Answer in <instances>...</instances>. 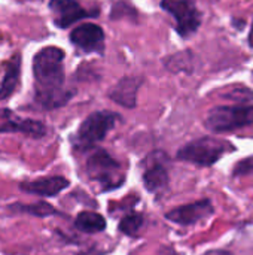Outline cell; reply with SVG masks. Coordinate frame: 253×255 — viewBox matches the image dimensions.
Instances as JSON below:
<instances>
[{"label":"cell","instance_id":"cell-1","mask_svg":"<svg viewBox=\"0 0 253 255\" xmlns=\"http://www.w3.org/2000/svg\"><path fill=\"white\" fill-rule=\"evenodd\" d=\"M36 102L45 109H55L72 99V91L66 90L64 51L57 46L42 48L33 60Z\"/></svg>","mask_w":253,"mask_h":255},{"label":"cell","instance_id":"cell-2","mask_svg":"<svg viewBox=\"0 0 253 255\" xmlns=\"http://www.w3.org/2000/svg\"><path fill=\"white\" fill-rule=\"evenodd\" d=\"M236 151L228 140H221L215 137H201L182 146L177 152V158L197 166H213L227 152Z\"/></svg>","mask_w":253,"mask_h":255},{"label":"cell","instance_id":"cell-3","mask_svg":"<svg viewBox=\"0 0 253 255\" xmlns=\"http://www.w3.org/2000/svg\"><path fill=\"white\" fill-rule=\"evenodd\" d=\"M206 127L215 133H227L253 124V105L216 106L207 112Z\"/></svg>","mask_w":253,"mask_h":255},{"label":"cell","instance_id":"cell-4","mask_svg":"<svg viewBox=\"0 0 253 255\" xmlns=\"http://www.w3.org/2000/svg\"><path fill=\"white\" fill-rule=\"evenodd\" d=\"M119 115L110 111H97L92 112L86 120L81 124L78 134L73 140L75 148L78 149H88L95 143L101 142L106 134L115 127Z\"/></svg>","mask_w":253,"mask_h":255},{"label":"cell","instance_id":"cell-5","mask_svg":"<svg viewBox=\"0 0 253 255\" xmlns=\"http://www.w3.org/2000/svg\"><path fill=\"white\" fill-rule=\"evenodd\" d=\"M86 173L92 181L98 182L104 191L121 187L125 179V175L121 170V164L104 149H97L88 158Z\"/></svg>","mask_w":253,"mask_h":255},{"label":"cell","instance_id":"cell-6","mask_svg":"<svg viewBox=\"0 0 253 255\" xmlns=\"http://www.w3.org/2000/svg\"><path fill=\"white\" fill-rule=\"evenodd\" d=\"M161 7L176 19V31L185 39L192 36L201 25L203 15L194 0H163Z\"/></svg>","mask_w":253,"mask_h":255},{"label":"cell","instance_id":"cell-7","mask_svg":"<svg viewBox=\"0 0 253 255\" xmlns=\"http://www.w3.org/2000/svg\"><path fill=\"white\" fill-rule=\"evenodd\" d=\"M48 6L52 12L55 25L61 28H67L86 16L98 15V12L86 10L78 0H51Z\"/></svg>","mask_w":253,"mask_h":255},{"label":"cell","instance_id":"cell-8","mask_svg":"<svg viewBox=\"0 0 253 255\" xmlns=\"http://www.w3.org/2000/svg\"><path fill=\"white\" fill-rule=\"evenodd\" d=\"M0 133H22L30 137H42L46 134V127L40 121L19 118L9 109H0Z\"/></svg>","mask_w":253,"mask_h":255},{"label":"cell","instance_id":"cell-9","mask_svg":"<svg viewBox=\"0 0 253 255\" xmlns=\"http://www.w3.org/2000/svg\"><path fill=\"white\" fill-rule=\"evenodd\" d=\"M210 215H213V206L210 200H200V202L174 208L166 215V218L180 226H191L209 218Z\"/></svg>","mask_w":253,"mask_h":255},{"label":"cell","instance_id":"cell-10","mask_svg":"<svg viewBox=\"0 0 253 255\" xmlns=\"http://www.w3.org/2000/svg\"><path fill=\"white\" fill-rule=\"evenodd\" d=\"M70 40L85 52H103L104 51V31L97 24H82L76 27Z\"/></svg>","mask_w":253,"mask_h":255},{"label":"cell","instance_id":"cell-11","mask_svg":"<svg viewBox=\"0 0 253 255\" xmlns=\"http://www.w3.org/2000/svg\"><path fill=\"white\" fill-rule=\"evenodd\" d=\"M142 82L143 81L139 76H125L109 91V97L115 103L131 109L137 103V91Z\"/></svg>","mask_w":253,"mask_h":255},{"label":"cell","instance_id":"cell-12","mask_svg":"<svg viewBox=\"0 0 253 255\" xmlns=\"http://www.w3.org/2000/svg\"><path fill=\"white\" fill-rule=\"evenodd\" d=\"M67 187H69V181L66 178H63V176L40 178V179H36V181L22 182L19 185V188L24 193L36 194V196H45V197H54Z\"/></svg>","mask_w":253,"mask_h":255},{"label":"cell","instance_id":"cell-13","mask_svg":"<svg viewBox=\"0 0 253 255\" xmlns=\"http://www.w3.org/2000/svg\"><path fill=\"white\" fill-rule=\"evenodd\" d=\"M143 184L148 191L157 193L169 185V172L163 161H154L143 173Z\"/></svg>","mask_w":253,"mask_h":255},{"label":"cell","instance_id":"cell-14","mask_svg":"<svg viewBox=\"0 0 253 255\" xmlns=\"http://www.w3.org/2000/svg\"><path fill=\"white\" fill-rule=\"evenodd\" d=\"M19 70H21V55L15 54L6 64V73L0 85V100H6L18 88Z\"/></svg>","mask_w":253,"mask_h":255},{"label":"cell","instance_id":"cell-15","mask_svg":"<svg viewBox=\"0 0 253 255\" xmlns=\"http://www.w3.org/2000/svg\"><path fill=\"white\" fill-rule=\"evenodd\" d=\"M75 227L84 233H100L106 229V221L100 214L85 211L76 217Z\"/></svg>","mask_w":253,"mask_h":255},{"label":"cell","instance_id":"cell-16","mask_svg":"<svg viewBox=\"0 0 253 255\" xmlns=\"http://www.w3.org/2000/svg\"><path fill=\"white\" fill-rule=\"evenodd\" d=\"M166 67L170 69L173 73H177V72L192 73V70H194V54L191 51L177 52V54L166 58Z\"/></svg>","mask_w":253,"mask_h":255},{"label":"cell","instance_id":"cell-17","mask_svg":"<svg viewBox=\"0 0 253 255\" xmlns=\"http://www.w3.org/2000/svg\"><path fill=\"white\" fill-rule=\"evenodd\" d=\"M12 209L25 212V214L34 215V217H40V218L57 214L54 206H51L49 203H45V202H39V203H33V205H13Z\"/></svg>","mask_w":253,"mask_h":255},{"label":"cell","instance_id":"cell-18","mask_svg":"<svg viewBox=\"0 0 253 255\" xmlns=\"http://www.w3.org/2000/svg\"><path fill=\"white\" fill-rule=\"evenodd\" d=\"M143 226V217L137 212L125 215L119 223V230L127 236H134Z\"/></svg>","mask_w":253,"mask_h":255},{"label":"cell","instance_id":"cell-19","mask_svg":"<svg viewBox=\"0 0 253 255\" xmlns=\"http://www.w3.org/2000/svg\"><path fill=\"white\" fill-rule=\"evenodd\" d=\"M251 173H253V157L240 160L233 169L234 176H243V175H251Z\"/></svg>","mask_w":253,"mask_h":255},{"label":"cell","instance_id":"cell-20","mask_svg":"<svg viewBox=\"0 0 253 255\" xmlns=\"http://www.w3.org/2000/svg\"><path fill=\"white\" fill-rule=\"evenodd\" d=\"M245 22H246L245 19H236V18L233 19V25H236L239 30H242V28L245 27Z\"/></svg>","mask_w":253,"mask_h":255},{"label":"cell","instance_id":"cell-21","mask_svg":"<svg viewBox=\"0 0 253 255\" xmlns=\"http://www.w3.org/2000/svg\"><path fill=\"white\" fill-rule=\"evenodd\" d=\"M249 45L253 48V21H252V27H251V31H249Z\"/></svg>","mask_w":253,"mask_h":255},{"label":"cell","instance_id":"cell-22","mask_svg":"<svg viewBox=\"0 0 253 255\" xmlns=\"http://www.w3.org/2000/svg\"><path fill=\"white\" fill-rule=\"evenodd\" d=\"M206 255H231L230 253H225V251H212V253H209V254Z\"/></svg>","mask_w":253,"mask_h":255},{"label":"cell","instance_id":"cell-23","mask_svg":"<svg viewBox=\"0 0 253 255\" xmlns=\"http://www.w3.org/2000/svg\"><path fill=\"white\" fill-rule=\"evenodd\" d=\"M170 255H176V254H174V253H173V251H170Z\"/></svg>","mask_w":253,"mask_h":255}]
</instances>
